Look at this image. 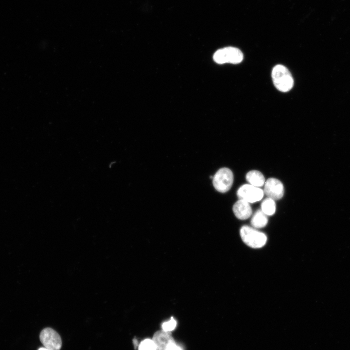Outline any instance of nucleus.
I'll return each mask as SVG.
<instances>
[{
	"label": "nucleus",
	"instance_id": "5",
	"mask_svg": "<svg viewBox=\"0 0 350 350\" xmlns=\"http://www.w3.org/2000/svg\"><path fill=\"white\" fill-rule=\"evenodd\" d=\"M40 340L44 348L49 350H60L62 340L59 334L50 328L44 329L40 333Z\"/></svg>",
	"mask_w": 350,
	"mask_h": 350
},
{
	"label": "nucleus",
	"instance_id": "13",
	"mask_svg": "<svg viewBox=\"0 0 350 350\" xmlns=\"http://www.w3.org/2000/svg\"><path fill=\"white\" fill-rule=\"evenodd\" d=\"M139 350H157V349L152 339H145L140 344Z\"/></svg>",
	"mask_w": 350,
	"mask_h": 350
},
{
	"label": "nucleus",
	"instance_id": "15",
	"mask_svg": "<svg viewBox=\"0 0 350 350\" xmlns=\"http://www.w3.org/2000/svg\"><path fill=\"white\" fill-rule=\"evenodd\" d=\"M165 350H182V349L176 345L175 342L170 343L166 347Z\"/></svg>",
	"mask_w": 350,
	"mask_h": 350
},
{
	"label": "nucleus",
	"instance_id": "3",
	"mask_svg": "<svg viewBox=\"0 0 350 350\" xmlns=\"http://www.w3.org/2000/svg\"><path fill=\"white\" fill-rule=\"evenodd\" d=\"M243 57L242 52L239 49L228 47L217 50L213 55V59L220 64L226 63L236 64L242 62Z\"/></svg>",
	"mask_w": 350,
	"mask_h": 350
},
{
	"label": "nucleus",
	"instance_id": "8",
	"mask_svg": "<svg viewBox=\"0 0 350 350\" xmlns=\"http://www.w3.org/2000/svg\"><path fill=\"white\" fill-rule=\"evenodd\" d=\"M152 340L157 350H165L170 343L175 342L171 332L164 330L156 332L153 336Z\"/></svg>",
	"mask_w": 350,
	"mask_h": 350
},
{
	"label": "nucleus",
	"instance_id": "12",
	"mask_svg": "<svg viewBox=\"0 0 350 350\" xmlns=\"http://www.w3.org/2000/svg\"><path fill=\"white\" fill-rule=\"evenodd\" d=\"M261 210L266 215L274 214L276 211L275 200L268 197L265 199L261 204Z\"/></svg>",
	"mask_w": 350,
	"mask_h": 350
},
{
	"label": "nucleus",
	"instance_id": "4",
	"mask_svg": "<svg viewBox=\"0 0 350 350\" xmlns=\"http://www.w3.org/2000/svg\"><path fill=\"white\" fill-rule=\"evenodd\" d=\"M233 182V174L228 168H222L218 170L213 177L214 188L222 193L228 192L231 188Z\"/></svg>",
	"mask_w": 350,
	"mask_h": 350
},
{
	"label": "nucleus",
	"instance_id": "10",
	"mask_svg": "<svg viewBox=\"0 0 350 350\" xmlns=\"http://www.w3.org/2000/svg\"><path fill=\"white\" fill-rule=\"evenodd\" d=\"M245 178L250 184L257 187L262 186L265 183L263 175L259 171L252 170L248 172L246 175Z\"/></svg>",
	"mask_w": 350,
	"mask_h": 350
},
{
	"label": "nucleus",
	"instance_id": "9",
	"mask_svg": "<svg viewBox=\"0 0 350 350\" xmlns=\"http://www.w3.org/2000/svg\"><path fill=\"white\" fill-rule=\"evenodd\" d=\"M233 211L236 217L240 220L247 219L252 213L249 203L242 199H239L234 204Z\"/></svg>",
	"mask_w": 350,
	"mask_h": 350
},
{
	"label": "nucleus",
	"instance_id": "6",
	"mask_svg": "<svg viewBox=\"0 0 350 350\" xmlns=\"http://www.w3.org/2000/svg\"><path fill=\"white\" fill-rule=\"evenodd\" d=\"M237 194L239 199L248 203H254L262 198L264 192L259 187L251 184H244L239 188Z\"/></svg>",
	"mask_w": 350,
	"mask_h": 350
},
{
	"label": "nucleus",
	"instance_id": "1",
	"mask_svg": "<svg viewBox=\"0 0 350 350\" xmlns=\"http://www.w3.org/2000/svg\"><path fill=\"white\" fill-rule=\"evenodd\" d=\"M272 77L274 86L281 92H287L293 87L292 76L288 69L283 65H277L273 68Z\"/></svg>",
	"mask_w": 350,
	"mask_h": 350
},
{
	"label": "nucleus",
	"instance_id": "7",
	"mask_svg": "<svg viewBox=\"0 0 350 350\" xmlns=\"http://www.w3.org/2000/svg\"><path fill=\"white\" fill-rule=\"evenodd\" d=\"M264 193L270 198L279 200L284 194V187L280 181L275 178L268 179L264 184Z\"/></svg>",
	"mask_w": 350,
	"mask_h": 350
},
{
	"label": "nucleus",
	"instance_id": "11",
	"mask_svg": "<svg viewBox=\"0 0 350 350\" xmlns=\"http://www.w3.org/2000/svg\"><path fill=\"white\" fill-rule=\"evenodd\" d=\"M267 215L261 210H259L255 212L251 220V224L256 228L264 227L267 224Z\"/></svg>",
	"mask_w": 350,
	"mask_h": 350
},
{
	"label": "nucleus",
	"instance_id": "2",
	"mask_svg": "<svg viewBox=\"0 0 350 350\" xmlns=\"http://www.w3.org/2000/svg\"><path fill=\"white\" fill-rule=\"evenodd\" d=\"M240 233L243 242L252 248L262 247L267 241V237L264 233L247 226H243Z\"/></svg>",
	"mask_w": 350,
	"mask_h": 350
},
{
	"label": "nucleus",
	"instance_id": "17",
	"mask_svg": "<svg viewBox=\"0 0 350 350\" xmlns=\"http://www.w3.org/2000/svg\"><path fill=\"white\" fill-rule=\"evenodd\" d=\"M38 350H49L45 348H40Z\"/></svg>",
	"mask_w": 350,
	"mask_h": 350
},
{
	"label": "nucleus",
	"instance_id": "16",
	"mask_svg": "<svg viewBox=\"0 0 350 350\" xmlns=\"http://www.w3.org/2000/svg\"><path fill=\"white\" fill-rule=\"evenodd\" d=\"M133 341L135 346V348H136V347H137L138 345V341L136 339H134Z\"/></svg>",
	"mask_w": 350,
	"mask_h": 350
},
{
	"label": "nucleus",
	"instance_id": "14",
	"mask_svg": "<svg viewBox=\"0 0 350 350\" xmlns=\"http://www.w3.org/2000/svg\"><path fill=\"white\" fill-rule=\"evenodd\" d=\"M176 325V320L172 317L169 321L162 323V328L165 331L171 332L175 328Z\"/></svg>",
	"mask_w": 350,
	"mask_h": 350
}]
</instances>
